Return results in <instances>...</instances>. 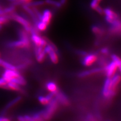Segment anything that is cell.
<instances>
[{
	"label": "cell",
	"instance_id": "30",
	"mask_svg": "<svg viewBox=\"0 0 121 121\" xmlns=\"http://www.w3.org/2000/svg\"><path fill=\"white\" fill-rule=\"evenodd\" d=\"M101 53H103V54L104 55H107L109 53V50L107 48H104L103 49H101Z\"/></svg>",
	"mask_w": 121,
	"mask_h": 121
},
{
	"label": "cell",
	"instance_id": "8",
	"mask_svg": "<svg viewBox=\"0 0 121 121\" xmlns=\"http://www.w3.org/2000/svg\"><path fill=\"white\" fill-rule=\"evenodd\" d=\"M44 50L46 54L49 56L51 61L54 64H57L59 62V58L56 51H55L49 45H47L44 48Z\"/></svg>",
	"mask_w": 121,
	"mask_h": 121
},
{
	"label": "cell",
	"instance_id": "9",
	"mask_svg": "<svg viewBox=\"0 0 121 121\" xmlns=\"http://www.w3.org/2000/svg\"><path fill=\"white\" fill-rule=\"evenodd\" d=\"M44 48L40 46H35V55L36 60L38 62L42 63L45 59L46 53H45Z\"/></svg>",
	"mask_w": 121,
	"mask_h": 121
},
{
	"label": "cell",
	"instance_id": "22",
	"mask_svg": "<svg viewBox=\"0 0 121 121\" xmlns=\"http://www.w3.org/2000/svg\"><path fill=\"white\" fill-rule=\"evenodd\" d=\"M35 27L37 28L39 31H44L47 29L48 27V25L45 24L44 23L41 21H39L37 23V24H35Z\"/></svg>",
	"mask_w": 121,
	"mask_h": 121
},
{
	"label": "cell",
	"instance_id": "13",
	"mask_svg": "<svg viewBox=\"0 0 121 121\" xmlns=\"http://www.w3.org/2000/svg\"><path fill=\"white\" fill-rule=\"evenodd\" d=\"M103 70V68H94V69H90L89 70H86L81 72L78 74V76L80 77H85L94 74L99 73Z\"/></svg>",
	"mask_w": 121,
	"mask_h": 121
},
{
	"label": "cell",
	"instance_id": "4",
	"mask_svg": "<svg viewBox=\"0 0 121 121\" xmlns=\"http://www.w3.org/2000/svg\"><path fill=\"white\" fill-rule=\"evenodd\" d=\"M103 94L104 97L109 98L115 95L116 92L111 90V78L105 79L103 89Z\"/></svg>",
	"mask_w": 121,
	"mask_h": 121
},
{
	"label": "cell",
	"instance_id": "34",
	"mask_svg": "<svg viewBox=\"0 0 121 121\" xmlns=\"http://www.w3.org/2000/svg\"><path fill=\"white\" fill-rule=\"evenodd\" d=\"M119 68V69H120V71H121V65L120 66H119L118 67Z\"/></svg>",
	"mask_w": 121,
	"mask_h": 121
},
{
	"label": "cell",
	"instance_id": "28",
	"mask_svg": "<svg viewBox=\"0 0 121 121\" xmlns=\"http://www.w3.org/2000/svg\"><path fill=\"white\" fill-rule=\"evenodd\" d=\"M92 30L93 32L96 34V35H100L102 32L100 28L97 26H93L92 28Z\"/></svg>",
	"mask_w": 121,
	"mask_h": 121
},
{
	"label": "cell",
	"instance_id": "3",
	"mask_svg": "<svg viewBox=\"0 0 121 121\" xmlns=\"http://www.w3.org/2000/svg\"><path fill=\"white\" fill-rule=\"evenodd\" d=\"M6 46L11 48H28L30 46V42H26L19 39L16 41H9L6 44Z\"/></svg>",
	"mask_w": 121,
	"mask_h": 121
},
{
	"label": "cell",
	"instance_id": "10",
	"mask_svg": "<svg viewBox=\"0 0 121 121\" xmlns=\"http://www.w3.org/2000/svg\"><path fill=\"white\" fill-rule=\"evenodd\" d=\"M97 60V56L93 54H90L86 55L83 60V65L86 67L91 66Z\"/></svg>",
	"mask_w": 121,
	"mask_h": 121
},
{
	"label": "cell",
	"instance_id": "31",
	"mask_svg": "<svg viewBox=\"0 0 121 121\" xmlns=\"http://www.w3.org/2000/svg\"><path fill=\"white\" fill-rule=\"evenodd\" d=\"M10 121V119L9 118L5 117L3 115H0V121Z\"/></svg>",
	"mask_w": 121,
	"mask_h": 121
},
{
	"label": "cell",
	"instance_id": "25",
	"mask_svg": "<svg viewBox=\"0 0 121 121\" xmlns=\"http://www.w3.org/2000/svg\"><path fill=\"white\" fill-rule=\"evenodd\" d=\"M38 100L41 104L43 105H48L50 102V100L48 99L46 96H43L40 95L38 97Z\"/></svg>",
	"mask_w": 121,
	"mask_h": 121
},
{
	"label": "cell",
	"instance_id": "21",
	"mask_svg": "<svg viewBox=\"0 0 121 121\" xmlns=\"http://www.w3.org/2000/svg\"><path fill=\"white\" fill-rule=\"evenodd\" d=\"M45 4V1H43V0H40V1H31L27 4H26V5H27V6L30 7H39L43 6Z\"/></svg>",
	"mask_w": 121,
	"mask_h": 121
},
{
	"label": "cell",
	"instance_id": "5",
	"mask_svg": "<svg viewBox=\"0 0 121 121\" xmlns=\"http://www.w3.org/2000/svg\"><path fill=\"white\" fill-rule=\"evenodd\" d=\"M21 73L18 70H13L11 69H4L2 77H3L7 82H10L11 79L13 78L18 77L21 75Z\"/></svg>",
	"mask_w": 121,
	"mask_h": 121
},
{
	"label": "cell",
	"instance_id": "11",
	"mask_svg": "<svg viewBox=\"0 0 121 121\" xmlns=\"http://www.w3.org/2000/svg\"><path fill=\"white\" fill-rule=\"evenodd\" d=\"M56 96V99L62 104L64 105H68L69 104V100L64 93L58 90L55 94Z\"/></svg>",
	"mask_w": 121,
	"mask_h": 121
},
{
	"label": "cell",
	"instance_id": "24",
	"mask_svg": "<svg viewBox=\"0 0 121 121\" xmlns=\"http://www.w3.org/2000/svg\"><path fill=\"white\" fill-rule=\"evenodd\" d=\"M44 1H45V3L47 4L55 6L56 7L60 8L62 6L60 2L55 1V0H45Z\"/></svg>",
	"mask_w": 121,
	"mask_h": 121
},
{
	"label": "cell",
	"instance_id": "7",
	"mask_svg": "<svg viewBox=\"0 0 121 121\" xmlns=\"http://www.w3.org/2000/svg\"><path fill=\"white\" fill-rule=\"evenodd\" d=\"M118 67L117 66V64L115 62H113V60L108 65L106 66L104 69V70L105 71L107 77L108 78H112L115 74Z\"/></svg>",
	"mask_w": 121,
	"mask_h": 121
},
{
	"label": "cell",
	"instance_id": "2",
	"mask_svg": "<svg viewBox=\"0 0 121 121\" xmlns=\"http://www.w3.org/2000/svg\"><path fill=\"white\" fill-rule=\"evenodd\" d=\"M57 102L58 100L56 98L52 99L48 104L47 108L44 111H41L43 119L49 120L52 118L53 113H54L57 108Z\"/></svg>",
	"mask_w": 121,
	"mask_h": 121
},
{
	"label": "cell",
	"instance_id": "19",
	"mask_svg": "<svg viewBox=\"0 0 121 121\" xmlns=\"http://www.w3.org/2000/svg\"><path fill=\"white\" fill-rule=\"evenodd\" d=\"M46 88L50 92L54 93L55 94L59 90L57 85L55 83L53 82H48L46 84Z\"/></svg>",
	"mask_w": 121,
	"mask_h": 121
},
{
	"label": "cell",
	"instance_id": "12",
	"mask_svg": "<svg viewBox=\"0 0 121 121\" xmlns=\"http://www.w3.org/2000/svg\"><path fill=\"white\" fill-rule=\"evenodd\" d=\"M52 16V12L50 10H45L42 14V16H41V20L40 21L43 22L48 26L51 22Z\"/></svg>",
	"mask_w": 121,
	"mask_h": 121
},
{
	"label": "cell",
	"instance_id": "6",
	"mask_svg": "<svg viewBox=\"0 0 121 121\" xmlns=\"http://www.w3.org/2000/svg\"><path fill=\"white\" fill-rule=\"evenodd\" d=\"M31 35V39L35 46L45 47L47 45L46 39L40 37L39 33H32Z\"/></svg>",
	"mask_w": 121,
	"mask_h": 121
},
{
	"label": "cell",
	"instance_id": "16",
	"mask_svg": "<svg viewBox=\"0 0 121 121\" xmlns=\"http://www.w3.org/2000/svg\"><path fill=\"white\" fill-rule=\"evenodd\" d=\"M111 30L113 32H119L121 31V21L120 19L115 20L112 24Z\"/></svg>",
	"mask_w": 121,
	"mask_h": 121
},
{
	"label": "cell",
	"instance_id": "35",
	"mask_svg": "<svg viewBox=\"0 0 121 121\" xmlns=\"http://www.w3.org/2000/svg\"><path fill=\"white\" fill-rule=\"evenodd\" d=\"M2 9V7L0 5V9Z\"/></svg>",
	"mask_w": 121,
	"mask_h": 121
},
{
	"label": "cell",
	"instance_id": "33",
	"mask_svg": "<svg viewBox=\"0 0 121 121\" xmlns=\"http://www.w3.org/2000/svg\"><path fill=\"white\" fill-rule=\"evenodd\" d=\"M2 27H3V25L0 24V30H1L2 29Z\"/></svg>",
	"mask_w": 121,
	"mask_h": 121
},
{
	"label": "cell",
	"instance_id": "23",
	"mask_svg": "<svg viewBox=\"0 0 121 121\" xmlns=\"http://www.w3.org/2000/svg\"><path fill=\"white\" fill-rule=\"evenodd\" d=\"M10 20L11 19L8 14L1 15V16H0V24L3 25L8 23Z\"/></svg>",
	"mask_w": 121,
	"mask_h": 121
},
{
	"label": "cell",
	"instance_id": "14",
	"mask_svg": "<svg viewBox=\"0 0 121 121\" xmlns=\"http://www.w3.org/2000/svg\"><path fill=\"white\" fill-rule=\"evenodd\" d=\"M121 80V76L119 74L114 75L111 79V90L115 91H116L117 86L119 84Z\"/></svg>",
	"mask_w": 121,
	"mask_h": 121
},
{
	"label": "cell",
	"instance_id": "36",
	"mask_svg": "<svg viewBox=\"0 0 121 121\" xmlns=\"http://www.w3.org/2000/svg\"><path fill=\"white\" fill-rule=\"evenodd\" d=\"M0 56H1V54H0Z\"/></svg>",
	"mask_w": 121,
	"mask_h": 121
},
{
	"label": "cell",
	"instance_id": "32",
	"mask_svg": "<svg viewBox=\"0 0 121 121\" xmlns=\"http://www.w3.org/2000/svg\"><path fill=\"white\" fill-rule=\"evenodd\" d=\"M66 1H67V0H60V3H61V4L62 5H64L66 4Z\"/></svg>",
	"mask_w": 121,
	"mask_h": 121
},
{
	"label": "cell",
	"instance_id": "27",
	"mask_svg": "<svg viewBox=\"0 0 121 121\" xmlns=\"http://www.w3.org/2000/svg\"><path fill=\"white\" fill-rule=\"evenodd\" d=\"M7 82L3 77H0V88L7 89Z\"/></svg>",
	"mask_w": 121,
	"mask_h": 121
},
{
	"label": "cell",
	"instance_id": "17",
	"mask_svg": "<svg viewBox=\"0 0 121 121\" xmlns=\"http://www.w3.org/2000/svg\"><path fill=\"white\" fill-rule=\"evenodd\" d=\"M0 66L3 67L4 69H11L13 70H17L16 66L13 65L12 64L5 61V60L1 58H0Z\"/></svg>",
	"mask_w": 121,
	"mask_h": 121
},
{
	"label": "cell",
	"instance_id": "20",
	"mask_svg": "<svg viewBox=\"0 0 121 121\" xmlns=\"http://www.w3.org/2000/svg\"><path fill=\"white\" fill-rule=\"evenodd\" d=\"M7 89L16 91H22V88L20 85L12 82H7Z\"/></svg>",
	"mask_w": 121,
	"mask_h": 121
},
{
	"label": "cell",
	"instance_id": "18",
	"mask_svg": "<svg viewBox=\"0 0 121 121\" xmlns=\"http://www.w3.org/2000/svg\"><path fill=\"white\" fill-rule=\"evenodd\" d=\"M21 96H18L16 98H15L14 99H13L12 100H11V101H10L9 103L6 105L5 109H4V111H3L2 115H3L4 113V112L5 111H6L8 109L12 108L13 106H14L15 104H16L18 103H19V102L21 100Z\"/></svg>",
	"mask_w": 121,
	"mask_h": 121
},
{
	"label": "cell",
	"instance_id": "29",
	"mask_svg": "<svg viewBox=\"0 0 121 121\" xmlns=\"http://www.w3.org/2000/svg\"><path fill=\"white\" fill-rule=\"evenodd\" d=\"M96 11H97V12L98 13H99L100 14H104V9H102V8L99 6V5H98L95 9H94Z\"/></svg>",
	"mask_w": 121,
	"mask_h": 121
},
{
	"label": "cell",
	"instance_id": "1",
	"mask_svg": "<svg viewBox=\"0 0 121 121\" xmlns=\"http://www.w3.org/2000/svg\"><path fill=\"white\" fill-rule=\"evenodd\" d=\"M8 15L11 20L16 21L18 23L20 24L28 33L30 32L32 28V26L28 19L22 17L20 15L16 13L15 12L8 14Z\"/></svg>",
	"mask_w": 121,
	"mask_h": 121
},
{
	"label": "cell",
	"instance_id": "26",
	"mask_svg": "<svg viewBox=\"0 0 121 121\" xmlns=\"http://www.w3.org/2000/svg\"><path fill=\"white\" fill-rule=\"evenodd\" d=\"M112 59L113 62H115L118 67L120 66L121 65V59L116 55H112Z\"/></svg>",
	"mask_w": 121,
	"mask_h": 121
},
{
	"label": "cell",
	"instance_id": "15",
	"mask_svg": "<svg viewBox=\"0 0 121 121\" xmlns=\"http://www.w3.org/2000/svg\"><path fill=\"white\" fill-rule=\"evenodd\" d=\"M104 13L105 14V16H108L109 18H111L113 20L120 19L118 15L116 13L111 9L109 8H107L104 9Z\"/></svg>",
	"mask_w": 121,
	"mask_h": 121
}]
</instances>
